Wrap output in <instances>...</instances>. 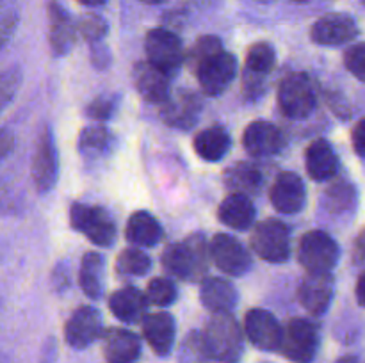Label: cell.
<instances>
[{
    "label": "cell",
    "mask_w": 365,
    "mask_h": 363,
    "mask_svg": "<svg viewBox=\"0 0 365 363\" xmlns=\"http://www.w3.org/2000/svg\"><path fill=\"white\" fill-rule=\"evenodd\" d=\"M77 31L84 36V39H88L89 43H98L100 39L106 38L107 31H109V25L103 20L100 14H84V16L78 20Z\"/></svg>",
    "instance_id": "cell-36"
},
{
    "label": "cell",
    "mask_w": 365,
    "mask_h": 363,
    "mask_svg": "<svg viewBox=\"0 0 365 363\" xmlns=\"http://www.w3.org/2000/svg\"><path fill=\"white\" fill-rule=\"evenodd\" d=\"M335 363H359V359H356V356H342Z\"/></svg>",
    "instance_id": "cell-46"
},
{
    "label": "cell",
    "mask_w": 365,
    "mask_h": 363,
    "mask_svg": "<svg viewBox=\"0 0 365 363\" xmlns=\"http://www.w3.org/2000/svg\"><path fill=\"white\" fill-rule=\"evenodd\" d=\"M145 52L148 57V63L155 68L163 70L166 75H173L180 70L184 63V46L168 28H152L146 34Z\"/></svg>",
    "instance_id": "cell-8"
},
{
    "label": "cell",
    "mask_w": 365,
    "mask_h": 363,
    "mask_svg": "<svg viewBox=\"0 0 365 363\" xmlns=\"http://www.w3.org/2000/svg\"><path fill=\"white\" fill-rule=\"evenodd\" d=\"M271 203L274 209L282 214H298L302 212L307 201L305 184L296 173L285 171L280 173L274 180L269 192Z\"/></svg>",
    "instance_id": "cell-16"
},
{
    "label": "cell",
    "mask_w": 365,
    "mask_h": 363,
    "mask_svg": "<svg viewBox=\"0 0 365 363\" xmlns=\"http://www.w3.org/2000/svg\"><path fill=\"white\" fill-rule=\"evenodd\" d=\"M132 80L146 102L163 105L170 98V75L150 64L148 60L135 64L132 70Z\"/></svg>",
    "instance_id": "cell-19"
},
{
    "label": "cell",
    "mask_w": 365,
    "mask_h": 363,
    "mask_svg": "<svg viewBox=\"0 0 365 363\" xmlns=\"http://www.w3.org/2000/svg\"><path fill=\"white\" fill-rule=\"evenodd\" d=\"M195 149L207 162H217L230 149V135L221 127H209L195 137Z\"/></svg>",
    "instance_id": "cell-29"
},
{
    "label": "cell",
    "mask_w": 365,
    "mask_h": 363,
    "mask_svg": "<svg viewBox=\"0 0 365 363\" xmlns=\"http://www.w3.org/2000/svg\"><path fill=\"white\" fill-rule=\"evenodd\" d=\"M203 340L212 359L237 363L242 356V331L232 313H212L203 331Z\"/></svg>",
    "instance_id": "cell-2"
},
{
    "label": "cell",
    "mask_w": 365,
    "mask_h": 363,
    "mask_svg": "<svg viewBox=\"0 0 365 363\" xmlns=\"http://www.w3.org/2000/svg\"><path fill=\"white\" fill-rule=\"evenodd\" d=\"M291 2H298V4H303V2H309V0H291Z\"/></svg>",
    "instance_id": "cell-48"
},
{
    "label": "cell",
    "mask_w": 365,
    "mask_h": 363,
    "mask_svg": "<svg viewBox=\"0 0 365 363\" xmlns=\"http://www.w3.org/2000/svg\"><path fill=\"white\" fill-rule=\"evenodd\" d=\"M252 248L266 262H285L291 253V231L278 219L262 221L252 235Z\"/></svg>",
    "instance_id": "cell-9"
},
{
    "label": "cell",
    "mask_w": 365,
    "mask_h": 363,
    "mask_svg": "<svg viewBox=\"0 0 365 363\" xmlns=\"http://www.w3.org/2000/svg\"><path fill=\"white\" fill-rule=\"evenodd\" d=\"M114 112V98L110 96H96L86 109L88 117L93 121H107Z\"/></svg>",
    "instance_id": "cell-40"
},
{
    "label": "cell",
    "mask_w": 365,
    "mask_h": 363,
    "mask_svg": "<svg viewBox=\"0 0 365 363\" xmlns=\"http://www.w3.org/2000/svg\"><path fill=\"white\" fill-rule=\"evenodd\" d=\"M102 333V317L93 306H81L68 319L64 327V338L73 349H86L100 338Z\"/></svg>",
    "instance_id": "cell-15"
},
{
    "label": "cell",
    "mask_w": 365,
    "mask_h": 363,
    "mask_svg": "<svg viewBox=\"0 0 365 363\" xmlns=\"http://www.w3.org/2000/svg\"><path fill=\"white\" fill-rule=\"evenodd\" d=\"M143 335L153 352L159 356H168L173 349L175 335H177V326L175 319L166 312L146 313L143 319Z\"/></svg>",
    "instance_id": "cell-23"
},
{
    "label": "cell",
    "mask_w": 365,
    "mask_h": 363,
    "mask_svg": "<svg viewBox=\"0 0 365 363\" xmlns=\"http://www.w3.org/2000/svg\"><path fill=\"white\" fill-rule=\"evenodd\" d=\"M178 363H212V356L203 340V333L191 331L185 337L180 347V354H178Z\"/></svg>",
    "instance_id": "cell-34"
},
{
    "label": "cell",
    "mask_w": 365,
    "mask_h": 363,
    "mask_svg": "<svg viewBox=\"0 0 365 363\" xmlns=\"http://www.w3.org/2000/svg\"><path fill=\"white\" fill-rule=\"evenodd\" d=\"M145 295L150 305L164 308V306H170L177 299V287L168 278H155V280L150 281Z\"/></svg>",
    "instance_id": "cell-35"
},
{
    "label": "cell",
    "mask_w": 365,
    "mask_h": 363,
    "mask_svg": "<svg viewBox=\"0 0 365 363\" xmlns=\"http://www.w3.org/2000/svg\"><path fill=\"white\" fill-rule=\"evenodd\" d=\"M102 352L107 363H135L141 354V340L132 331L110 327L102 335Z\"/></svg>",
    "instance_id": "cell-18"
},
{
    "label": "cell",
    "mask_w": 365,
    "mask_h": 363,
    "mask_svg": "<svg viewBox=\"0 0 365 363\" xmlns=\"http://www.w3.org/2000/svg\"><path fill=\"white\" fill-rule=\"evenodd\" d=\"M148 305L146 295L134 287L120 288L109 299V308L113 315L125 324L143 322Z\"/></svg>",
    "instance_id": "cell-24"
},
{
    "label": "cell",
    "mask_w": 365,
    "mask_h": 363,
    "mask_svg": "<svg viewBox=\"0 0 365 363\" xmlns=\"http://www.w3.org/2000/svg\"><path fill=\"white\" fill-rule=\"evenodd\" d=\"M242 144L253 157L277 155L284 146V135L269 121H253L245 130Z\"/></svg>",
    "instance_id": "cell-22"
},
{
    "label": "cell",
    "mask_w": 365,
    "mask_h": 363,
    "mask_svg": "<svg viewBox=\"0 0 365 363\" xmlns=\"http://www.w3.org/2000/svg\"><path fill=\"white\" fill-rule=\"evenodd\" d=\"M221 50H223V46H221V41L216 38V36H203V38H200L198 41L195 43V46H192L191 50L192 66H196L200 60L221 52Z\"/></svg>",
    "instance_id": "cell-39"
},
{
    "label": "cell",
    "mask_w": 365,
    "mask_h": 363,
    "mask_svg": "<svg viewBox=\"0 0 365 363\" xmlns=\"http://www.w3.org/2000/svg\"><path fill=\"white\" fill-rule=\"evenodd\" d=\"M298 258L309 273H331L341 258V249L327 231L312 230L299 241Z\"/></svg>",
    "instance_id": "cell-3"
},
{
    "label": "cell",
    "mask_w": 365,
    "mask_h": 363,
    "mask_svg": "<svg viewBox=\"0 0 365 363\" xmlns=\"http://www.w3.org/2000/svg\"><path fill=\"white\" fill-rule=\"evenodd\" d=\"M110 134L102 125H93V127L84 128L78 137V149L82 155H100L109 148Z\"/></svg>",
    "instance_id": "cell-33"
},
{
    "label": "cell",
    "mask_w": 365,
    "mask_h": 363,
    "mask_svg": "<svg viewBox=\"0 0 365 363\" xmlns=\"http://www.w3.org/2000/svg\"><path fill=\"white\" fill-rule=\"evenodd\" d=\"M353 148L365 159V120L359 121L353 128Z\"/></svg>",
    "instance_id": "cell-42"
},
{
    "label": "cell",
    "mask_w": 365,
    "mask_h": 363,
    "mask_svg": "<svg viewBox=\"0 0 365 363\" xmlns=\"http://www.w3.org/2000/svg\"><path fill=\"white\" fill-rule=\"evenodd\" d=\"M277 63V53L269 43H255L250 46L246 53L245 63V89L252 95H259L262 91L260 85L264 84V78L273 71Z\"/></svg>",
    "instance_id": "cell-17"
},
{
    "label": "cell",
    "mask_w": 365,
    "mask_h": 363,
    "mask_svg": "<svg viewBox=\"0 0 365 363\" xmlns=\"http://www.w3.org/2000/svg\"><path fill=\"white\" fill-rule=\"evenodd\" d=\"M59 177V157H57L56 141L48 127L41 132L32 159V180L39 194L52 191Z\"/></svg>",
    "instance_id": "cell-10"
},
{
    "label": "cell",
    "mask_w": 365,
    "mask_h": 363,
    "mask_svg": "<svg viewBox=\"0 0 365 363\" xmlns=\"http://www.w3.org/2000/svg\"><path fill=\"white\" fill-rule=\"evenodd\" d=\"M359 36V25L349 14L330 13L321 16L310 28L314 43L323 46H339Z\"/></svg>",
    "instance_id": "cell-13"
},
{
    "label": "cell",
    "mask_w": 365,
    "mask_h": 363,
    "mask_svg": "<svg viewBox=\"0 0 365 363\" xmlns=\"http://www.w3.org/2000/svg\"><path fill=\"white\" fill-rule=\"evenodd\" d=\"M128 242L139 248H153L163 238V226L152 214L145 210H138L130 216L125 230Z\"/></svg>",
    "instance_id": "cell-28"
},
{
    "label": "cell",
    "mask_w": 365,
    "mask_h": 363,
    "mask_svg": "<svg viewBox=\"0 0 365 363\" xmlns=\"http://www.w3.org/2000/svg\"><path fill=\"white\" fill-rule=\"evenodd\" d=\"M141 4H148V6H155V4L164 2V0H139Z\"/></svg>",
    "instance_id": "cell-47"
},
{
    "label": "cell",
    "mask_w": 365,
    "mask_h": 363,
    "mask_svg": "<svg viewBox=\"0 0 365 363\" xmlns=\"http://www.w3.org/2000/svg\"><path fill=\"white\" fill-rule=\"evenodd\" d=\"M14 146V137L9 130H0V162L9 155Z\"/></svg>",
    "instance_id": "cell-43"
},
{
    "label": "cell",
    "mask_w": 365,
    "mask_h": 363,
    "mask_svg": "<svg viewBox=\"0 0 365 363\" xmlns=\"http://www.w3.org/2000/svg\"><path fill=\"white\" fill-rule=\"evenodd\" d=\"M152 269V260L141 249H125L116 260V270L121 276H145Z\"/></svg>",
    "instance_id": "cell-32"
},
{
    "label": "cell",
    "mask_w": 365,
    "mask_h": 363,
    "mask_svg": "<svg viewBox=\"0 0 365 363\" xmlns=\"http://www.w3.org/2000/svg\"><path fill=\"white\" fill-rule=\"evenodd\" d=\"M203 306L212 313H230L237 305V290L225 278H207L200 288Z\"/></svg>",
    "instance_id": "cell-25"
},
{
    "label": "cell",
    "mask_w": 365,
    "mask_h": 363,
    "mask_svg": "<svg viewBox=\"0 0 365 363\" xmlns=\"http://www.w3.org/2000/svg\"><path fill=\"white\" fill-rule=\"evenodd\" d=\"M319 349V330L309 319H291L284 327L280 351L294 363H310Z\"/></svg>",
    "instance_id": "cell-5"
},
{
    "label": "cell",
    "mask_w": 365,
    "mask_h": 363,
    "mask_svg": "<svg viewBox=\"0 0 365 363\" xmlns=\"http://www.w3.org/2000/svg\"><path fill=\"white\" fill-rule=\"evenodd\" d=\"M362 2H364V6H365V0H362Z\"/></svg>",
    "instance_id": "cell-49"
},
{
    "label": "cell",
    "mask_w": 365,
    "mask_h": 363,
    "mask_svg": "<svg viewBox=\"0 0 365 363\" xmlns=\"http://www.w3.org/2000/svg\"><path fill=\"white\" fill-rule=\"evenodd\" d=\"M70 221L75 230L84 233L93 244L102 246V248H109L116 237L114 221L100 206L73 203L70 209Z\"/></svg>",
    "instance_id": "cell-7"
},
{
    "label": "cell",
    "mask_w": 365,
    "mask_h": 363,
    "mask_svg": "<svg viewBox=\"0 0 365 363\" xmlns=\"http://www.w3.org/2000/svg\"><path fill=\"white\" fill-rule=\"evenodd\" d=\"M356 301L365 308V273L356 281Z\"/></svg>",
    "instance_id": "cell-44"
},
{
    "label": "cell",
    "mask_w": 365,
    "mask_h": 363,
    "mask_svg": "<svg viewBox=\"0 0 365 363\" xmlns=\"http://www.w3.org/2000/svg\"><path fill=\"white\" fill-rule=\"evenodd\" d=\"M305 164L309 177L317 182L330 180L339 171V159L327 139H317L307 148Z\"/></svg>",
    "instance_id": "cell-26"
},
{
    "label": "cell",
    "mask_w": 365,
    "mask_h": 363,
    "mask_svg": "<svg viewBox=\"0 0 365 363\" xmlns=\"http://www.w3.org/2000/svg\"><path fill=\"white\" fill-rule=\"evenodd\" d=\"M16 21H18L16 11H14V13H11V14H7V16H4L2 20H0V48L6 45L7 39H9L11 34L14 32Z\"/></svg>",
    "instance_id": "cell-41"
},
{
    "label": "cell",
    "mask_w": 365,
    "mask_h": 363,
    "mask_svg": "<svg viewBox=\"0 0 365 363\" xmlns=\"http://www.w3.org/2000/svg\"><path fill=\"white\" fill-rule=\"evenodd\" d=\"M20 71H18L16 68L7 71H0V112L9 105L11 100L16 95L18 85H20Z\"/></svg>",
    "instance_id": "cell-37"
},
{
    "label": "cell",
    "mask_w": 365,
    "mask_h": 363,
    "mask_svg": "<svg viewBox=\"0 0 365 363\" xmlns=\"http://www.w3.org/2000/svg\"><path fill=\"white\" fill-rule=\"evenodd\" d=\"M255 206L250 196L235 194V192L227 196L217 209V217L221 223L234 230H248L255 221Z\"/></svg>",
    "instance_id": "cell-27"
},
{
    "label": "cell",
    "mask_w": 365,
    "mask_h": 363,
    "mask_svg": "<svg viewBox=\"0 0 365 363\" xmlns=\"http://www.w3.org/2000/svg\"><path fill=\"white\" fill-rule=\"evenodd\" d=\"M210 258L220 270L228 276H245L252 267V256L245 246L232 235L217 233L209 246Z\"/></svg>",
    "instance_id": "cell-11"
},
{
    "label": "cell",
    "mask_w": 365,
    "mask_h": 363,
    "mask_svg": "<svg viewBox=\"0 0 365 363\" xmlns=\"http://www.w3.org/2000/svg\"><path fill=\"white\" fill-rule=\"evenodd\" d=\"M195 68L202 91L209 96H220L234 82L239 64L230 52L221 50V52L200 60Z\"/></svg>",
    "instance_id": "cell-6"
},
{
    "label": "cell",
    "mask_w": 365,
    "mask_h": 363,
    "mask_svg": "<svg viewBox=\"0 0 365 363\" xmlns=\"http://www.w3.org/2000/svg\"><path fill=\"white\" fill-rule=\"evenodd\" d=\"M225 182H227L228 189H232V192L235 194H255L260 191V185H262V174L257 169L255 166L248 162L234 164L230 169L225 173Z\"/></svg>",
    "instance_id": "cell-31"
},
{
    "label": "cell",
    "mask_w": 365,
    "mask_h": 363,
    "mask_svg": "<svg viewBox=\"0 0 365 363\" xmlns=\"http://www.w3.org/2000/svg\"><path fill=\"white\" fill-rule=\"evenodd\" d=\"M334 290L335 283L331 273H309L299 285L298 298L307 312L321 317L330 308Z\"/></svg>",
    "instance_id": "cell-14"
},
{
    "label": "cell",
    "mask_w": 365,
    "mask_h": 363,
    "mask_svg": "<svg viewBox=\"0 0 365 363\" xmlns=\"http://www.w3.org/2000/svg\"><path fill=\"white\" fill-rule=\"evenodd\" d=\"M78 2L84 4V6H89V7H96V6H103L107 0H78Z\"/></svg>",
    "instance_id": "cell-45"
},
{
    "label": "cell",
    "mask_w": 365,
    "mask_h": 363,
    "mask_svg": "<svg viewBox=\"0 0 365 363\" xmlns=\"http://www.w3.org/2000/svg\"><path fill=\"white\" fill-rule=\"evenodd\" d=\"M245 331L250 342L262 351H278L284 338V327L273 313L262 308H253L246 313Z\"/></svg>",
    "instance_id": "cell-12"
},
{
    "label": "cell",
    "mask_w": 365,
    "mask_h": 363,
    "mask_svg": "<svg viewBox=\"0 0 365 363\" xmlns=\"http://www.w3.org/2000/svg\"><path fill=\"white\" fill-rule=\"evenodd\" d=\"M81 288L91 299H100L103 295V281H106V262L98 253H86L81 263Z\"/></svg>",
    "instance_id": "cell-30"
},
{
    "label": "cell",
    "mask_w": 365,
    "mask_h": 363,
    "mask_svg": "<svg viewBox=\"0 0 365 363\" xmlns=\"http://www.w3.org/2000/svg\"><path fill=\"white\" fill-rule=\"evenodd\" d=\"M344 64L349 73L365 82V43H356L346 50Z\"/></svg>",
    "instance_id": "cell-38"
},
{
    "label": "cell",
    "mask_w": 365,
    "mask_h": 363,
    "mask_svg": "<svg viewBox=\"0 0 365 363\" xmlns=\"http://www.w3.org/2000/svg\"><path fill=\"white\" fill-rule=\"evenodd\" d=\"M210 251L203 235H191L184 242L171 244L163 253V265L184 281H202L209 269Z\"/></svg>",
    "instance_id": "cell-1"
},
{
    "label": "cell",
    "mask_w": 365,
    "mask_h": 363,
    "mask_svg": "<svg viewBox=\"0 0 365 363\" xmlns=\"http://www.w3.org/2000/svg\"><path fill=\"white\" fill-rule=\"evenodd\" d=\"M164 123L175 128H191L200 117V100L191 91H177L160 105Z\"/></svg>",
    "instance_id": "cell-20"
},
{
    "label": "cell",
    "mask_w": 365,
    "mask_h": 363,
    "mask_svg": "<svg viewBox=\"0 0 365 363\" xmlns=\"http://www.w3.org/2000/svg\"><path fill=\"white\" fill-rule=\"evenodd\" d=\"M77 36V25L59 2L48 4V41L53 56H66Z\"/></svg>",
    "instance_id": "cell-21"
},
{
    "label": "cell",
    "mask_w": 365,
    "mask_h": 363,
    "mask_svg": "<svg viewBox=\"0 0 365 363\" xmlns=\"http://www.w3.org/2000/svg\"><path fill=\"white\" fill-rule=\"evenodd\" d=\"M278 105L291 120H305L316 109V91L305 73H291L278 88Z\"/></svg>",
    "instance_id": "cell-4"
}]
</instances>
